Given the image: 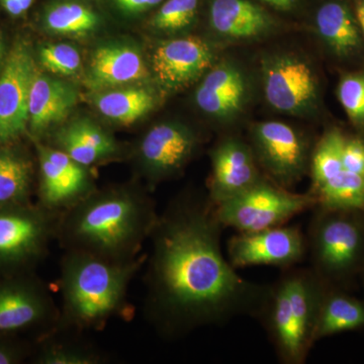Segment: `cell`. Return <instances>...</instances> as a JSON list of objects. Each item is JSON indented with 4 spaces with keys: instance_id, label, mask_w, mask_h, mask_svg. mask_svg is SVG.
<instances>
[{
    "instance_id": "d6986e66",
    "label": "cell",
    "mask_w": 364,
    "mask_h": 364,
    "mask_svg": "<svg viewBox=\"0 0 364 364\" xmlns=\"http://www.w3.org/2000/svg\"><path fill=\"white\" fill-rule=\"evenodd\" d=\"M51 146L88 168L123 154L114 136L88 119H77L62 127L53 136Z\"/></svg>"
},
{
    "instance_id": "4dcf8cb0",
    "label": "cell",
    "mask_w": 364,
    "mask_h": 364,
    "mask_svg": "<svg viewBox=\"0 0 364 364\" xmlns=\"http://www.w3.org/2000/svg\"><path fill=\"white\" fill-rule=\"evenodd\" d=\"M41 64L53 74L73 76L81 68L78 50L68 44L47 45L40 51Z\"/></svg>"
},
{
    "instance_id": "cb8c5ba5",
    "label": "cell",
    "mask_w": 364,
    "mask_h": 364,
    "mask_svg": "<svg viewBox=\"0 0 364 364\" xmlns=\"http://www.w3.org/2000/svg\"><path fill=\"white\" fill-rule=\"evenodd\" d=\"M361 328H364V301L328 287L318 311L314 343L326 337Z\"/></svg>"
},
{
    "instance_id": "f1b7e54d",
    "label": "cell",
    "mask_w": 364,
    "mask_h": 364,
    "mask_svg": "<svg viewBox=\"0 0 364 364\" xmlns=\"http://www.w3.org/2000/svg\"><path fill=\"white\" fill-rule=\"evenodd\" d=\"M200 0H167L151 20L158 32L174 33L188 30L195 23Z\"/></svg>"
},
{
    "instance_id": "e0dca14e",
    "label": "cell",
    "mask_w": 364,
    "mask_h": 364,
    "mask_svg": "<svg viewBox=\"0 0 364 364\" xmlns=\"http://www.w3.org/2000/svg\"><path fill=\"white\" fill-rule=\"evenodd\" d=\"M248 97L246 74L227 61L210 68L196 91L198 109L221 123L235 121L245 109Z\"/></svg>"
},
{
    "instance_id": "ab89813d",
    "label": "cell",
    "mask_w": 364,
    "mask_h": 364,
    "mask_svg": "<svg viewBox=\"0 0 364 364\" xmlns=\"http://www.w3.org/2000/svg\"><path fill=\"white\" fill-rule=\"evenodd\" d=\"M363 272H364V268H363Z\"/></svg>"
},
{
    "instance_id": "4316f807",
    "label": "cell",
    "mask_w": 364,
    "mask_h": 364,
    "mask_svg": "<svg viewBox=\"0 0 364 364\" xmlns=\"http://www.w3.org/2000/svg\"><path fill=\"white\" fill-rule=\"evenodd\" d=\"M43 23L49 32L57 35L83 36L97 28L100 16L83 2L64 0L46 9Z\"/></svg>"
},
{
    "instance_id": "277c9868",
    "label": "cell",
    "mask_w": 364,
    "mask_h": 364,
    "mask_svg": "<svg viewBox=\"0 0 364 364\" xmlns=\"http://www.w3.org/2000/svg\"><path fill=\"white\" fill-rule=\"evenodd\" d=\"M270 286L260 321L279 360L303 364L314 343L318 311L328 286L311 268L291 269Z\"/></svg>"
},
{
    "instance_id": "83f0119b",
    "label": "cell",
    "mask_w": 364,
    "mask_h": 364,
    "mask_svg": "<svg viewBox=\"0 0 364 364\" xmlns=\"http://www.w3.org/2000/svg\"><path fill=\"white\" fill-rule=\"evenodd\" d=\"M346 136L339 130L327 132L318 141L311 156L310 170L312 176V191H317L326 182L331 181L343 171L342 153Z\"/></svg>"
},
{
    "instance_id": "9c48e42d",
    "label": "cell",
    "mask_w": 364,
    "mask_h": 364,
    "mask_svg": "<svg viewBox=\"0 0 364 364\" xmlns=\"http://www.w3.org/2000/svg\"><path fill=\"white\" fill-rule=\"evenodd\" d=\"M251 148L258 165L269 181L289 189L310 168V145L305 136L289 124L268 121L254 124Z\"/></svg>"
},
{
    "instance_id": "44dd1931",
    "label": "cell",
    "mask_w": 364,
    "mask_h": 364,
    "mask_svg": "<svg viewBox=\"0 0 364 364\" xmlns=\"http://www.w3.org/2000/svg\"><path fill=\"white\" fill-rule=\"evenodd\" d=\"M210 26L222 39L244 41L267 35L273 21L262 7L249 0H213Z\"/></svg>"
},
{
    "instance_id": "8fae6325",
    "label": "cell",
    "mask_w": 364,
    "mask_h": 364,
    "mask_svg": "<svg viewBox=\"0 0 364 364\" xmlns=\"http://www.w3.org/2000/svg\"><path fill=\"white\" fill-rule=\"evenodd\" d=\"M196 132L179 122H164L152 127L136 147V166L153 188L176 176L188 164L200 147Z\"/></svg>"
},
{
    "instance_id": "d6a6232c",
    "label": "cell",
    "mask_w": 364,
    "mask_h": 364,
    "mask_svg": "<svg viewBox=\"0 0 364 364\" xmlns=\"http://www.w3.org/2000/svg\"><path fill=\"white\" fill-rule=\"evenodd\" d=\"M25 346L9 338V335L0 333V364H16L26 358Z\"/></svg>"
},
{
    "instance_id": "74e56055",
    "label": "cell",
    "mask_w": 364,
    "mask_h": 364,
    "mask_svg": "<svg viewBox=\"0 0 364 364\" xmlns=\"http://www.w3.org/2000/svg\"><path fill=\"white\" fill-rule=\"evenodd\" d=\"M4 54V40H2L1 35H0V59L2 58Z\"/></svg>"
},
{
    "instance_id": "7402d4cb",
    "label": "cell",
    "mask_w": 364,
    "mask_h": 364,
    "mask_svg": "<svg viewBox=\"0 0 364 364\" xmlns=\"http://www.w3.org/2000/svg\"><path fill=\"white\" fill-rule=\"evenodd\" d=\"M316 28L321 39L340 58L353 56L363 47V37L355 16L344 2L331 0L316 14Z\"/></svg>"
},
{
    "instance_id": "1f68e13d",
    "label": "cell",
    "mask_w": 364,
    "mask_h": 364,
    "mask_svg": "<svg viewBox=\"0 0 364 364\" xmlns=\"http://www.w3.org/2000/svg\"><path fill=\"white\" fill-rule=\"evenodd\" d=\"M342 163L346 171L364 177V141L359 138H346Z\"/></svg>"
},
{
    "instance_id": "7c38bea8",
    "label": "cell",
    "mask_w": 364,
    "mask_h": 364,
    "mask_svg": "<svg viewBox=\"0 0 364 364\" xmlns=\"http://www.w3.org/2000/svg\"><path fill=\"white\" fill-rule=\"evenodd\" d=\"M39 162L38 205L63 214L95 191L90 168L79 164L63 151L36 142Z\"/></svg>"
},
{
    "instance_id": "603a6c76",
    "label": "cell",
    "mask_w": 364,
    "mask_h": 364,
    "mask_svg": "<svg viewBox=\"0 0 364 364\" xmlns=\"http://www.w3.org/2000/svg\"><path fill=\"white\" fill-rule=\"evenodd\" d=\"M85 333L53 329L40 336L33 363L38 364H105L109 358Z\"/></svg>"
},
{
    "instance_id": "8992f818",
    "label": "cell",
    "mask_w": 364,
    "mask_h": 364,
    "mask_svg": "<svg viewBox=\"0 0 364 364\" xmlns=\"http://www.w3.org/2000/svg\"><path fill=\"white\" fill-rule=\"evenodd\" d=\"M59 218L38 203L0 205V274L32 272L57 240Z\"/></svg>"
},
{
    "instance_id": "d4e9b609",
    "label": "cell",
    "mask_w": 364,
    "mask_h": 364,
    "mask_svg": "<svg viewBox=\"0 0 364 364\" xmlns=\"http://www.w3.org/2000/svg\"><path fill=\"white\" fill-rule=\"evenodd\" d=\"M35 168L25 153L14 148H0V205L31 203Z\"/></svg>"
},
{
    "instance_id": "9a60e30c",
    "label": "cell",
    "mask_w": 364,
    "mask_h": 364,
    "mask_svg": "<svg viewBox=\"0 0 364 364\" xmlns=\"http://www.w3.org/2000/svg\"><path fill=\"white\" fill-rule=\"evenodd\" d=\"M215 54L198 37L165 41L155 49L152 68L158 83L170 91L181 90L198 80L213 67Z\"/></svg>"
},
{
    "instance_id": "6da1fadb",
    "label": "cell",
    "mask_w": 364,
    "mask_h": 364,
    "mask_svg": "<svg viewBox=\"0 0 364 364\" xmlns=\"http://www.w3.org/2000/svg\"><path fill=\"white\" fill-rule=\"evenodd\" d=\"M225 228L208 195L177 196L158 215L146 258V321L177 340L242 316L261 318L270 286L240 277L222 249Z\"/></svg>"
},
{
    "instance_id": "f546056e",
    "label": "cell",
    "mask_w": 364,
    "mask_h": 364,
    "mask_svg": "<svg viewBox=\"0 0 364 364\" xmlns=\"http://www.w3.org/2000/svg\"><path fill=\"white\" fill-rule=\"evenodd\" d=\"M337 93L352 123L364 128V72L344 76L340 81Z\"/></svg>"
},
{
    "instance_id": "484cf974",
    "label": "cell",
    "mask_w": 364,
    "mask_h": 364,
    "mask_svg": "<svg viewBox=\"0 0 364 364\" xmlns=\"http://www.w3.org/2000/svg\"><path fill=\"white\" fill-rule=\"evenodd\" d=\"M95 107L102 116L123 126H131L154 109L156 98L141 86L117 88L95 97Z\"/></svg>"
},
{
    "instance_id": "5b68a950",
    "label": "cell",
    "mask_w": 364,
    "mask_h": 364,
    "mask_svg": "<svg viewBox=\"0 0 364 364\" xmlns=\"http://www.w3.org/2000/svg\"><path fill=\"white\" fill-rule=\"evenodd\" d=\"M315 208L306 237V255L312 262L311 269L331 287L364 268L363 210Z\"/></svg>"
},
{
    "instance_id": "ffe728a7",
    "label": "cell",
    "mask_w": 364,
    "mask_h": 364,
    "mask_svg": "<svg viewBox=\"0 0 364 364\" xmlns=\"http://www.w3.org/2000/svg\"><path fill=\"white\" fill-rule=\"evenodd\" d=\"M77 102L75 88L61 79L45 75L36 71L30 100H28V126L36 135L62 123L70 114Z\"/></svg>"
},
{
    "instance_id": "8d00e7d4",
    "label": "cell",
    "mask_w": 364,
    "mask_h": 364,
    "mask_svg": "<svg viewBox=\"0 0 364 364\" xmlns=\"http://www.w3.org/2000/svg\"><path fill=\"white\" fill-rule=\"evenodd\" d=\"M355 16L358 21L359 28H360L361 35L364 38V0H355Z\"/></svg>"
},
{
    "instance_id": "ba28073f",
    "label": "cell",
    "mask_w": 364,
    "mask_h": 364,
    "mask_svg": "<svg viewBox=\"0 0 364 364\" xmlns=\"http://www.w3.org/2000/svg\"><path fill=\"white\" fill-rule=\"evenodd\" d=\"M59 305L51 291L32 272L0 274V333L40 329L41 336L56 327Z\"/></svg>"
},
{
    "instance_id": "30bf717a",
    "label": "cell",
    "mask_w": 364,
    "mask_h": 364,
    "mask_svg": "<svg viewBox=\"0 0 364 364\" xmlns=\"http://www.w3.org/2000/svg\"><path fill=\"white\" fill-rule=\"evenodd\" d=\"M262 82L265 98L275 111L304 117L318 107L317 76L298 55L280 53L264 58Z\"/></svg>"
},
{
    "instance_id": "ac0fdd59",
    "label": "cell",
    "mask_w": 364,
    "mask_h": 364,
    "mask_svg": "<svg viewBox=\"0 0 364 364\" xmlns=\"http://www.w3.org/2000/svg\"><path fill=\"white\" fill-rule=\"evenodd\" d=\"M149 75L142 54L135 46L121 42L98 46L91 55L86 85L95 90L117 88Z\"/></svg>"
},
{
    "instance_id": "4fadbf2b",
    "label": "cell",
    "mask_w": 364,
    "mask_h": 364,
    "mask_svg": "<svg viewBox=\"0 0 364 364\" xmlns=\"http://www.w3.org/2000/svg\"><path fill=\"white\" fill-rule=\"evenodd\" d=\"M228 259L235 268L250 267H294L306 255V238L299 227L270 228L238 233L227 244Z\"/></svg>"
},
{
    "instance_id": "7a4b0ae2",
    "label": "cell",
    "mask_w": 364,
    "mask_h": 364,
    "mask_svg": "<svg viewBox=\"0 0 364 364\" xmlns=\"http://www.w3.org/2000/svg\"><path fill=\"white\" fill-rule=\"evenodd\" d=\"M158 215L154 200L139 186L95 189L60 215L56 242L63 250L111 260L135 259Z\"/></svg>"
},
{
    "instance_id": "836d02e7",
    "label": "cell",
    "mask_w": 364,
    "mask_h": 364,
    "mask_svg": "<svg viewBox=\"0 0 364 364\" xmlns=\"http://www.w3.org/2000/svg\"><path fill=\"white\" fill-rule=\"evenodd\" d=\"M119 13L127 16H136L147 13L161 4L163 0H109Z\"/></svg>"
},
{
    "instance_id": "f35d334b",
    "label": "cell",
    "mask_w": 364,
    "mask_h": 364,
    "mask_svg": "<svg viewBox=\"0 0 364 364\" xmlns=\"http://www.w3.org/2000/svg\"><path fill=\"white\" fill-rule=\"evenodd\" d=\"M363 212H364V208H363Z\"/></svg>"
},
{
    "instance_id": "5bb4252c",
    "label": "cell",
    "mask_w": 364,
    "mask_h": 364,
    "mask_svg": "<svg viewBox=\"0 0 364 364\" xmlns=\"http://www.w3.org/2000/svg\"><path fill=\"white\" fill-rule=\"evenodd\" d=\"M36 71L28 46H14L0 73V146L18 140L28 128V100Z\"/></svg>"
},
{
    "instance_id": "3957f363",
    "label": "cell",
    "mask_w": 364,
    "mask_h": 364,
    "mask_svg": "<svg viewBox=\"0 0 364 364\" xmlns=\"http://www.w3.org/2000/svg\"><path fill=\"white\" fill-rule=\"evenodd\" d=\"M147 253L117 261L81 251L64 250L60 260L59 318L54 329L100 331L128 306L132 282Z\"/></svg>"
},
{
    "instance_id": "d590c367",
    "label": "cell",
    "mask_w": 364,
    "mask_h": 364,
    "mask_svg": "<svg viewBox=\"0 0 364 364\" xmlns=\"http://www.w3.org/2000/svg\"><path fill=\"white\" fill-rule=\"evenodd\" d=\"M261 1L269 4L279 11H289L296 7L298 0H261Z\"/></svg>"
},
{
    "instance_id": "52a82bcc",
    "label": "cell",
    "mask_w": 364,
    "mask_h": 364,
    "mask_svg": "<svg viewBox=\"0 0 364 364\" xmlns=\"http://www.w3.org/2000/svg\"><path fill=\"white\" fill-rule=\"evenodd\" d=\"M317 207L310 193L298 195L267 178L240 195L215 205V214L224 228L238 233L262 231L282 226L310 208Z\"/></svg>"
},
{
    "instance_id": "e575fe53",
    "label": "cell",
    "mask_w": 364,
    "mask_h": 364,
    "mask_svg": "<svg viewBox=\"0 0 364 364\" xmlns=\"http://www.w3.org/2000/svg\"><path fill=\"white\" fill-rule=\"evenodd\" d=\"M33 0H1L2 6L13 16L26 13L32 6Z\"/></svg>"
},
{
    "instance_id": "2e32d148",
    "label": "cell",
    "mask_w": 364,
    "mask_h": 364,
    "mask_svg": "<svg viewBox=\"0 0 364 364\" xmlns=\"http://www.w3.org/2000/svg\"><path fill=\"white\" fill-rule=\"evenodd\" d=\"M210 161L208 196L215 205L240 195L264 178L251 146L235 136H227L215 146L210 152Z\"/></svg>"
}]
</instances>
